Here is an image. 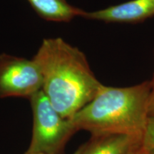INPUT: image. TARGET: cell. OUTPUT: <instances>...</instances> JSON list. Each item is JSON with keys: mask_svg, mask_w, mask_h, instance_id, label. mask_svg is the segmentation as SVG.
I'll list each match as a JSON object with an SVG mask.
<instances>
[{"mask_svg": "<svg viewBox=\"0 0 154 154\" xmlns=\"http://www.w3.org/2000/svg\"><path fill=\"white\" fill-rule=\"evenodd\" d=\"M154 15V0H131L92 12L84 11L83 17L105 22L133 23Z\"/></svg>", "mask_w": 154, "mask_h": 154, "instance_id": "cell-5", "label": "cell"}, {"mask_svg": "<svg viewBox=\"0 0 154 154\" xmlns=\"http://www.w3.org/2000/svg\"><path fill=\"white\" fill-rule=\"evenodd\" d=\"M149 114H154V97H150Z\"/></svg>", "mask_w": 154, "mask_h": 154, "instance_id": "cell-9", "label": "cell"}, {"mask_svg": "<svg viewBox=\"0 0 154 154\" xmlns=\"http://www.w3.org/2000/svg\"><path fill=\"white\" fill-rule=\"evenodd\" d=\"M151 97H154V74L153 79L151 81Z\"/></svg>", "mask_w": 154, "mask_h": 154, "instance_id": "cell-11", "label": "cell"}, {"mask_svg": "<svg viewBox=\"0 0 154 154\" xmlns=\"http://www.w3.org/2000/svg\"><path fill=\"white\" fill-rule=\"evenodd\" d=\"M84 145L81 146L79 148V149H77L76 151H75L74 153H73V154H82V152H83V150H84Z\"/></svg>", "mask_w": 154, "mask_h": 154, "instance_id": "cell-12", "label": "cell"}, {"mask_svg": "<svg viewBox=\"0 0 154 154\" xmlns=\"http://www.w3.org/2000/svg\"><path fill=\"white\" fill-rule=\"evenodd\" d=\"M141 138L128 135L92 137L82 154H132L140 149Z\"/></svg>", "mask_w": 154, "mask_h": 154, "instance_id": "cell-6", "label": "cell"}, {"mask_svg": "<svg viewBox=\"0 0 154 154\" xmlns=\"http://www.w3.org/2000/svg\"><path fill=\"white\" fill-rule=\"evenodd\" d=\"M36 14L47 21L67 22L82 17L84 11L73 7L66 0H27Z\"/></svg>", "mask_w": 154, "mask_h": 154, "instance_id": "cell-7", "label": "cell"}, {"mask_svg": "<svg viewBox=\"0 0 154 154\" xmlns=\"http://www.w3.org/2000/svg\"><path fill=\"white\" fill-rule=\"evenodd\" d=\"M32 59L42 72V90L63 119L89 103L102 85L85 54L61 38L44 39Z\"/></svg>", "mask_w": 154, "mask_h": 154, "instance_id": "cell-1", "label": "cell"}, {"mask_svg": "<svg viewBox=\"0 0 154 154\" xmlns=\"http://www.w3.org/2000/svg\"><path fill=\"white\" fill-rule=\"evenodd\" d=\"M29 99L33 114V128L26 153L61 154L76 128L70 119H63L57 112L42 89Z\"/></svg>", "mask_w": 154, "mask_h": 154, "instance_id": "cell-3", "label": "cell"}, {"mask_svg": "<svg viewBox=\"0 0 154 154\" xmlns=\"http://www.w3.org/2000/svg\"><path fill=\"white\" fill-rule=\"evenodd\" d=\"M138 154H154V149H149V150H139Z\"/></svg>", "mask_w": 154, "mask_h": 154, "instance_id": "cell-10", "label": "cell"}, {"mask_svg": "<svg viewBox=\"0 0 154 154\" xmlns=\"http://www.w3.org/2000/svg\"><path fill=\"white\" fill-rule=\"evenodd\" d=\"M154 149V114H149L141 138L140 149Z\"/></svg>", "mask_w": 154, "mask_h": 154, "instance_id": "cell-8", "label": "cell"}, {"mask_svg": "<svg viewBox=\"0 0 154 154\" xmlns=\"http://www.w3.org/2000/svg\"><path fill=\"white\" fill-rule=\"evenodd\" d=\"M43 76L33 59L0 55V99L29 98L42 89Z\"/></svg>", "mask_w": 154, "mask_h": 154, "instance_id": "cell-4", "label": "cell"}, {"mask_svg": "<svg viewBox=\"0 0 154 154\" xmlns=\"http://www.w3.org/2000/svg\"><path fill=\"white\" fill-rule=\"evenodd\" d=\"M24 154H42V153H25Z\"/></svg>", "mask_w": 154, "mask_h": 154, "instance_id": "cell-13", "label": "cell"}, {"mask_svg": "<svg viewBox=\"0 0 154 154\" xmlns=\"http://www.w3.org/2000/svg\"><path fill=\"white\" fill-rule=\"evenodd\" d=\"M151 93L148 81L124 88L102 84L94 99L69 119L77 131H87L92 137L128 135L142 138Z\"/></svg>", "mask_w": 154, "mask_h": 154, "instance_id": "cell-2", "label": "cell"}, {"mask_svg": "<svg viewBox=\"0 0 154 154\" xmlns=\"http://www.w3.org/2000/svg\"><path fill=\"white\" fill-rule=\"evenodd\" d=\"M140 150V149H139ZM139 150H138V151H136V152H135V153H132V154H138V152H139Z\"/></svg>", "mask_w": 154, "mask_h": 154, "instance_id": "cell-14", "label": "cell"}]
</instances>
